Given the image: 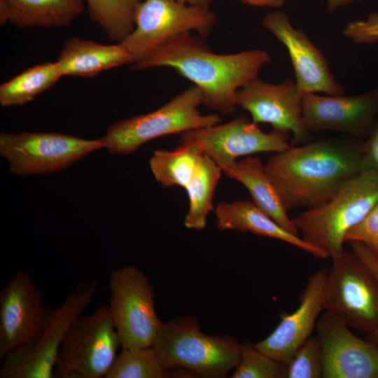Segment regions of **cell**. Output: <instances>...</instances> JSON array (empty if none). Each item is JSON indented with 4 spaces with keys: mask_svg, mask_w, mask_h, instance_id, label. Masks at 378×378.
<instances>
[{
    "mask_svg": "<svg viewBox=\"0 0 378 378\" xmlns=\"http://www.w3.org/2000/svg\"><path fill=\"white\" fill-rule=\"evenodd\" d=\"M361 170L378 174V118L363 139Z\"/></svg>",
    "mask_w": 378,
    "mask_h": 378,
    "instance_id": "1f68e13d",
    "label": "cell"
},
{
    "mask_svg": "<svg viewBox=\"0 0 378 378\" xmlns=\"http://www.w3.org/2000/svg\"><path fill=\"white\" fill-rule=\"evenodd\" d=\"M288 137L285 131L264 132L257 123L239 115L226 123L183 132L180 144L195 146L223 169L239 157L286 150L291 146Z\"/></svg>",
    "mask_w": 378,
    "mask_h": 378,
    "instance_id": "7c38bea8",
    "label": "cell"
},
{
    "mask_svg": "<svg viewBox=\"0 0 378 378\" xmlns=\"http://www.w3.org/2000/svg\"><path fill=\"white\" fill-rule=\"evenodd\" d=\"M174 369L166 368L151 346L122 348L104 378H165Z\"/></svg>",
    "mask_w": 378,
    "mask_h": 378,
    "instance_id": "4316f807",
    "label": "cell"
},
{
    "mask_svg": "<svg viewBox=\"0 0 378 378\" xmlns=\"http://www.w3.org/2000/svg\"><path fill=\"white\" fill-rule=\"evenodd\" d=\"M56 63L62 76L92 77L111 68L133 64L134 59L121 43L104 45L71 37L64 43Z\"/></svg>",
    "mask_w": 378,
    "mask_h": 378,
    "instance_id": "ffe728a7",
    "label": "cell"
},
{
    "mask_svg": "<svg viewBox=\"0 0 378 378\" xmlns=\"http://www.w3.org/2000/svg\"><path fill=\"white\" fill-rule=\"evenodd\" d=\"M342 33L356 44L378 42V13H371L365 20L349 21Z\"/></svg>",
    "mask_w": 378,
    "mask_h": 378,
    "instance_id": "f546056e",
    "label": "cell"
},
{
    "mask_svg": "<svg viewBox=\"0 0 378 378\" xmlns=\"http://www.w3.org/2000/svg\"><path fill=\"white\" fill-rule=\"evenodd\" d=\"M98 288L96 280L78 284L61 306L48 307L43 333L33 345L19 346L2 360L0 378H54L58 351L74 321L90 304Z\"/></svg>",
    "mask_w": 378,
    "mask_h": 378,
    "instance_id": "ba28073f",
    "label": "cell"
},
{
    "mask_svg": "<svg viewBox=\"0 0 378 378\" xmlns=\"http://www.w3.org/2000/svg\"><path fill=\"white\" fill-rule=\"evenodd\" d=\"M344 241L378 246V202L358 223L348 230Z\"/></svg>",
    "mask_w": 378,
    "mask_h": 378,
    "instance_id": "4dcf8cb0",
    "label": "cell"
},
{
    "mask_svg": "<svg viewBox=\"0 0 378 378\" xmlns=\"http://www.w3.org/2000/svg\"><path fill=\"white\" fill-rule=\"evenodd\" d=\"M302 97L295 80L272 84L256 77L237 90L236 104L251 114L253 122L290 132L294 142L301 144L308 141L312 135L303 123Z\"/></svg>",
    "mask_w": 378,
    "mask_h": 378,
    "instance_id": "2e32d148",
    "label": "cell"
},
{
    "mask_svg": "<svg viewBox=\"0 0 378 378\" xmlns=\"http://www.w3.org/2000/svg\"><path fill=\"white\" fill-rule=\"evenodd\" d=\"M323 377L322 347L316 335L310 336L287 364L286 378Z\"/></svg>",
    "mask_w": 378,
    "mask_h": 378,
    "instance_id": "f1b7e54d",
    "label": "cell"
},
{
    "mask_svg": "<svg viewBox=\"0 0 378 378\" xmlns=\"http://www.w3.org/2000/svg\"><path fill=\"white\" fill-rule=\"evenodd\" d=\"M363 140L341 134L275 153L264 165L287 210L318 207L360 172Z\"/></svg>",
    "mask_w": 378,
    "mask_h": 378,
    "instance_id": "6da1fadb",
    "label": "cell"
},
{
    "mask_svg": "<svg viewBox=\"0 0 378 378\" xmlns=\"http://www.w3.org/2000/svg\"><path fill=\"white\" fill-rule=\"evenodd\" d=\"M367 246H368V247L370 248V250L372 252L375 259L377 260V261L378 262V246H372V245H367Z\"/></svg>",
    "mask_w": 378,
    "mask_h": 378,
    "instance_id": "8d00e7d4",
    "label": "cell"
},
{
    "mask_svg": "<svg viewBox=\"0 0 378 378\" xmlns=\"http://www.w3.org/2000/svg\"><path fill=\"white\" fill-rule=\"evenodd\" d=\"M302 113L311 134L333 132L363 140L378 118V88L350 96L307 94Z\"/></svg>",
    "mask_w": 378,
    "mask_h": 378,
    "instance_id": "5bb4252c",
    "label": "cell"
},
{
    "mask_svg": "<svg viewBox=\"0 0 378 378\" xmlns=\"http://www.w3.org/2000/svg\"><path fill=\"white\" fill-rule=\"evenodd\" d=\"M328 270L321 268L312 274L299 296L300 305L290 314L284 313L276 328L255 344L263 354L288 364L298 349L310 337L317 318L323 310V292Z\"/></svg>",
    "mask_w": 378,
    "mask_h": 378,
    "instance_id": "ac0fdd59",
    "label": "cell"
},
{
    "mask_svg": "<svg viewBox=\"0 0 378 378\" xmlns=\"http://www.w3.org/2000/svg\"><path fill=\"white\" fill-rule=\"evenodd\" d=\"M244 4L258 7H282L287 0H241Z\"/></svg>",
    "mask_w": 378,
    "mask_h": 378,
    "instance_id": "836d02e7",
    "label": "cell"
},
{
    "mask_svg": "<svg viewBox=\"0 0 378 378\" xmlns=\"http://www.w3.org/2000/svg\"><path fill=\"white\" fill-rule=\"evenodd\" d=\"M108 306L120 346H150L162 322L155 305V292L148 276L133 265L112 270Z\"/></svg>",
    "mask_w": 378,
    "mask_h": 378,
    "instance_id": "9c48e42d",
    "label": "cell"
},
{
    "mask_svg": "<svg viewBox=\"0 0 378 378\" xmlns=\"http://www.w3.org/2000/svg\"><path fill=\"white\" fill-rule=\"evenodd\" d=\"M217 22L209 8L176 0H143L135 13L134 28L121 43L134 59H143L169 39L196 31L205 38Z\"/></svg>",
    "mask_w": 378,
    "mask_h": 378,
    "instance_id": "8fae6325",
    "label": "cell"
},
{
    "mask_svg": "<svg viewBox=\"0 0 378 378\" xmlns=\"http://www.w3.org/2000/svg\"><path fill=\"white\" fill-rule=\"evenodd\" d=\"M90 16L115 43L122 42L134 28L135 13L143 0H83Z\"/></svg>",
    "mask_w": 378,
    "mask_h": 378,
    "instance_id": "484cf974",
    "label": "cell"
},
{
    "mask_svg": "<svg viewBox=\"0 0 378 378\" xmlns=\"http://www.w3.org/2000/svg\"><path fill=\"white\" fill-rule=\"evenodd\" d=\"M223 171L209 157L202 154L190 182L185 187L189 207L184 225L188 229L203 230L209 213L213 210V199Z\"/></svg>",
    "mask_w": 378,
    "mask_h": 378,
    "instance_id": "603a6c76",
    "label": "cell"
},
{
    "mask_svg": "<svg viewBox=\"0 0 378 378\" xmlns=\"http://www.w3.org/2000/svg\"><path fill=\"white\" fill-rule=\"evenodd\" d=\"M262 26L287 49L294 69L295 82L302 95L344 94V90L331 72L325 55L302 29L292 25L285 13H268L262 20Z\"/></svg>",
    "mask_w": 378,
    "mask_h": 378,
    "instance_id": "e0dca14e",
    "label": "cell"
},
{
    "mask_svg": "<svg viewBox=\"0 0 378 378\" xmlns=\"http://www.w3.org/2000/svg\"><path fill=\"white\" fill-rule=\"evenodd\" d=\"M323 378H378V344L354 335L342 318L326 311L316 325Z\"/></svg>",
    "mask_w": 378,
    "mask_h": 378,
    "instance_id": "9a60e30c",
    "label": "cell"
},
{
    "mask_svg": "<svg viewBox=\"0 0 378 378\" xmlns=\"http://www.w3.org/2000/svg\"><path fill=\"white\" fill-rule=\"evenodd\" d=\"M349 243L351 246V251L370 268L378 280V262L368 246L359 241ZM366 338L368 340L378 344V328L371 334L366 335Z\"/></svg>",
    "mask_w": 378,
    "mask_h": 378,
    "instance_id": "d6a6232c",
    "label": "cell"
},
{
    "mask_svg": "<svg viewBox=\"0 0 378 378\" xmlns=\"http://www.w3.org/2000/svg\"><path fill=\"white\" fill-rule=\"evenodd\" d=\"M360 0H327V8L330 14L335 13L339 8Z\"/></svg>",
    "mask_w": 378,
    "mask_h": 378,
    "instance_id": "e575fe53",
    "label": "cell"
},
{
    "mask_svg": "<svg viewBox=\"0 0 378 378\" xmlns=\"http://www.w3.org/2000/svg\"><path fill=\"white\" fill-rule=\"evenodd\" d=\"M215 216L217 227L220 230L251 232L258 236L281 240L312 254L316 258H328L325 253L305 242L298 235L283 228L261 211L253 202H221L215 209Z\"/></svg>",
    "mask_w": 378,
    "mask_h": 378,
    "instance_id": "d6986e66",
    "label": "cell"
},
{
    "mask_svg": "<svg viewBox=\"0 0 378 378\" xmlns=\"http://www.w3.org/2000/svg\"><path fill=\"white\" fill-rule=\"evenodd\" d=\"M270 62V55L262 49L216 54L207 46L204 38L193 36L188 31L169 39L132 64V69L171 67L200 88L202 105L228 115L237 106V90L256 78Z\"/></svg>",
    "mask_w": 378,
    "mask_h": 378,
    "instance_id": "7a4b0ae2",
    "label": "cell"
},
{
    "mask_svg": "<svg viewBox=\"0 0 378 378\" xmlns=\"http://www.w3.org/2000/svg\"><path fill=\"white\" fill-rule=\"evenodd\" d=\"M48 307L26 272H15L0 291V360L12 350L41 337Z\"/></svg>",
    "mask_w": 378,
    "mask_h": 378,
    "instance_id": "4fadbf2b",
    "label": "cell"
},
{
    "mask_svg": "<svg viewBox=\"0 0 378 378\" xmlns=\"http://www.w3.org/2000/svg\"><path fill=\"white\" fill-rule=\"evenodd\" d=\"M202 153L195 146L181 145L173 150L153 152L149 164L155 180L163 187H185L194 174Z\"/></svg>",
    "mask_w": 378,
    "mask_h": 378,
    "instance_id": "d4e9b609",
    "label": "cell"
},
{
    "mask_svg": "<svg viewBox=\"0 0 378 378\" xmlns=\"http://www.w3.org/2000/svg\"><path fill=\"white\" fill-rule=\"evenodd\" d=\"M287 365L260 352L251 341L241 342V358L232 378H286Z\"/></svg>",
    "mask_w": 378,
    "mask_h": 378,
    "instance_id": "83f0119b",
    "label": "cell"
},
{
    "mask_svg": "<svg viewBox=\"0 0 378 378\" xmlns=\"http://www.w3.org/2000/svg\"><path fill=\"white\" fill-rule=\"evenodd\" d=\"M151 346L168 369H186L204 378L225 377L241 358V343L231 336L202 332L192 316L162 323Z\"/></svg>",
    "mask_w": 378,
    "mask_h": 378,
    "instance_id": "3957f363",
    "label": "cell"
},
{
    "mask_svg": "<svg viewBox=\"0 0 378 378\" xmlns=\"http://www.w3.org/2000/svg\"><path fill=\"white\" fill-rule=\"evenodd\" d=\"M229 178L242 183L249 191L252 202L263 213L287 231L298 235L281 198L267 174L258 157H247L222 169Z\"/></svg>",
    "mask_w": 378,
    "mask_h": 378,
    "instance_id": "7402d4cb",
    "label": "cell"
},
{
    "mask_svg": "<svg viewBox=\"0 0 378 378\" xmlns=\"http://www.w3.org/2000/svg\"><path fill=\"white\" fill-rule=\"evenodd\" d=\"M178 3L191 5V6H200L203 7L209 8V5L213 0H176Z\"/></svg>",
    "mask_w": 378,
    "mask_h": 378,
    "instance_id": "d590c367",
    "label": "cell"
},
{
    "mask_svg": "<svg viewBox=\"0 0 378 378\" xmlns=\"http://www.w3.org/2000/svg\"><path fill=\"white\" fill-rule=\"evenodd\" d=\"M323 292V307L349 328L368 335L378 328V280L352 251L331 258Z\"/></svg>",
    "mask_w": 378,
    "mask_h": 378,
    "instance_id": "8992f818",
    "label": "cell"
},
{
    "mask_svg": "<svg viewBox=\"0 0 378 378\" xmlns=\"http://www.w3.org/2000/svg\"><path fill=\"white\" fill-rule=\"evenodd\" d=\"M106 145L104 136L92 140L57 132L0 134V155L8 161L10 172L20 176L64 169Z\"/></svg>",
    "mask_w": 378,
    "mask_h": 378,
    "instance_id": "30bf717a",
    "label": "cell"
},
{
    "mask_svg": "<svg viewBox=\"0 0 378 378\" xmlns=\"http://www.w3.org/2000/svg\"><path fill=\"white\" fill-rule=\"evenodd\" d=\"M120 346L108 306L71 324L60 345L54 378H101L108 372Z\"/></svg>",
    "mask_w": 378,
    "mask_h": 378,
    "instance_id": "52a82bcc",
    "label": "cell"
},
{
    "mask_svg": "<svg viewBox=\"0 0 378 378\" xmlns=\"http://www.w3.org/2000/svg\"><path fill=\"white\" fill-rule=\"evenodd\" d=\"M83 0H0V22L19 28L69 25L84 10Z\"/></svg>",
    "mask_w": 378,
    "mask_h": 378,
    "instance_id": "44dd1931",
    "label": "cell"
},
{
    "mask_svg": "<svg viewBox=\"0 0 378 378\" xmlns=\"http://www.w3.org/2000/svg\"><path fill=\"white\" fill-rule=\"evenodd\" d=\"M62 75L56 62L29 67L0 86L2 106L23 105L54 85Z\"/></svg>",
    "mask_w": 378,
    "mask_h": 378,
    "instance_id": "cb8c5ba5",
    "label": "cell"
},
{
    "mask_svg": "<svg viewBox=\"0 0 378 378\" xmlns=\"http://www.w3.org/2000/svg\"><path fill=\"white\" fill-rule=\"evenodd\" d=\"M202 104L201 90L193 85L154 111L111 125L106 148L111 154L127 155L152 139L220 123L218 115L200 112Z\"/></svg>",
    "mask_w": 378,
    "mask_h": 378,
    "instance_id": "5b68a950",
    "label": "cell"
},
{
    "mask_svg": "<svg viewBox=\"0 0 378 378\" xmlns=\"http://www.w3.org/2000/svg\"><path fill=\"white\" fill-rule=\"evenodd\" d=\"M378 202V174L362 172L347 181L324 204L292 219L302 239L327 257L344 251V237Z\"/></svg>",
    "mask_w": 378,
    "mask_h": 378,
    "instance_id": "277c9868",
    "label": "cell"
}]
</instances>
